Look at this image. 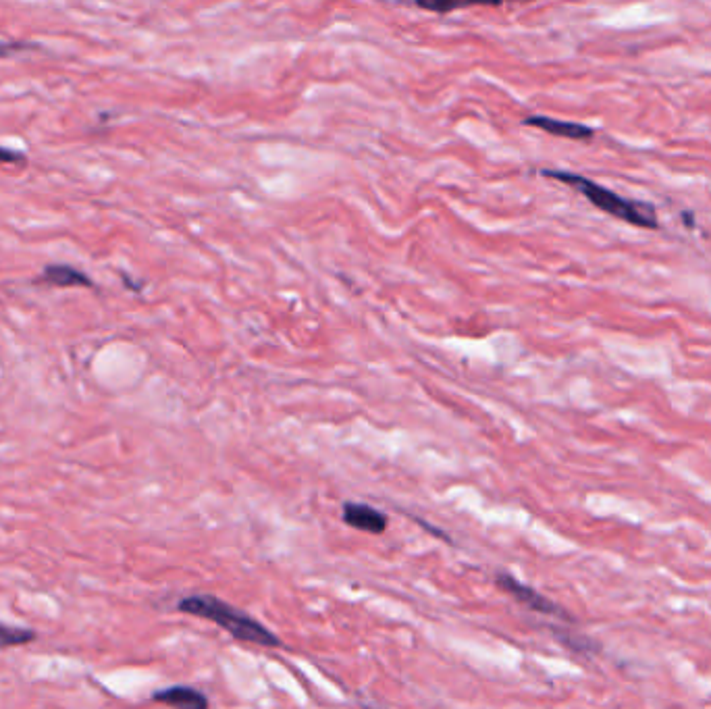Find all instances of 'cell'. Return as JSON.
I'll use <instances>...</instances> for the list:
<instances>
[{
	"instance_id": "cell-1",
	"label": "cell",
	"mask_w": 711,
	"mask_h": 709,
	"mask_svg": "<svg viewBox=\"0 0 711 709\" xmlns=\"http://www.w3.org/2000/svg\"><path fill=\"white\" fill-rule=\"evenodd\" d=\"M177 612L196 616L208 622H215L219 628H223L225 633H229L233 639L252 643L258 647H269L277 649L283 647L281 639L269 630L265 624L252 618L250 614L242 612L240 608L231 606V603L215 597V595H188L179 599Z\"/></svg>"
},
{
	"instance_id": "cell-2",
	"label": "cell",
	"mask_w": 711,
	"mask_h": 709,
	"mask_svg": "<svg viewBox=\"0 0 711 709\" xmlns=\"http://www.w3.org/2000/svg\"><path fill=\"white\" fill-rule=\"evenodd\" d=\"M545 177L558 179L566 186L574 188L581 192L593 206H597L603 213H608L620 221H626L630 225L637 227H645V229H657V215L651 204L645 202H637V200H628L618 196L616 192L599 186V183L576 175V173H568V171H543Z\"/></svg>"
},
{
	"instance_id": "cell-3",
	"label": "cell",
	"mask_w": 711,
	"mask_h": 709,
	"mask_svg": "<svg viewBox=\"0 0 711 709\" xmlns=\"http://www.w3.org/2000/svg\"><path fill=\"white\" fill-rule=\"evenodd\" d=\"M495 585L502 589L504 593H508L510 597H514L520 603V606H524V608H529V610H533L537 614H543V616H556V618L570 620L566 610H562L558 603H553L551 599H547L545 595H541L533 587L520 583L516 576L510 574V572H497L495 574Z\"/></svg>"
},
{
	"instance_id": "cell-4",
	"label": "cell",
	"mask_w": 711,
	"mask_h": 709,
	"mask_svg": "<svg viewBox=\"0 0 711 709\" xmlns=\"http://www.w3.org/2000/svg\"><path fill=\"white\" fill-rule=\"evenodd\" d=\"M341 520L348 524L350 529L368 535H383L387 531V514L360 502H346L341 506Z\"/></svg>"
},
{
	"instance_id": "cell-5",
	"label": "cell",
	"mask_w": 711,
	"mask_h": 709,
	"mask_svg": "<svg viewBox=\"0 0 711 709\" xmlns=\"http://www.w3.org/2000/svg\"><path fill=\"white\" fill-rule=\"evenodd\" d=\"M152 701L167 705L171 709H210L208 697L202 691L186 685H175L156 691L152 695Z\"/></svg>"
},
{
	"instance_id": "cell-6",
	"label": "cell",
	"mask_w": 711,
	"mask_h": 709,
	"mask_svg": "<svg viewBox=\"0 0 711 709\" xmlns=\"http://www.w3.org/2000/svg\"><path fill=\"white\" fill-rule=\"evenodd\" d=\"M524 125L539 127V129L547 131V134H551V136L568 138V140H591L595 136V131L589 125L574 123V121H560V119L545 117V115L526 117Z\"/></svg>"
},
{
	"instance_id": "cell-7",
	"label": "cell",
	"mask_w": 711,
	"mask_h": 709,
	"mask_svg": "<svg viewBox=\"0 0 711 709\" xmlns=\"http://www.w3.org/2000/svg\"><path fill=\"white\" fill-rule=\"evenodd\" d=\"M40 281L52 287H92V279L71 265H48Z\"/></svg>"
},
{
	"instance_id": "cell-8",
	"label": "cell",
	"mask_w": 711,
	"mask_h": 709,
	"mask_svg": "<svg viewBox=\"0 0 711 709\" xmlns=\"http://www.w3.org/2000/svg\"><path fill=\"white\" fill-rule=\"evenodd\" d=\"M38 639L36 630L25 628V626H11L0 622V651L11 649V647H25Z\"/></svg>"
},
{
	"instance_id": "cell-9",
	"label": "cell",
	"mask_w": 711,
	"mask_h": 709,
	"mask_svg": "<svg viewBox=\"0 0 711 709\" xmlns=\"http://www.w3.org/2000/svg\"><path fill=\"white\" fill-rule=\"evenodd\" d=\"M558 635V639L564 643V645H568L570 649H574V651H583V653H587V651H595L597 647L595 645H591L587 639H583V637H576V635H562V633H556Z\"/></svg>"
},
{
	"instance_id": "cell-10",
	"label": "cell",
	"mask_w": 711,
	"mask_h": 709,
	"mask_svg": "<svg viewBox=\"0 0 711 709\" xmlns=\"http://www.w3.org/2000/svg\"><path fill=\"white\" fill-rule=\"evenodd\" d=\"M30 48H32V44H28V42H0V59L13 57V55H17V52H25Z\"/></svg>"
},
{
	"instance_id": "cell-11",
	"label": "cell",
	"mask_w": 711,
	"mask_h": 709,
	"mask_svg": "<svg viewBox=\"0 0 711 709\" xmlns=\"http://www.w3.org/2000/svg\"><path fill=\"white\" fill-rule=\"evenodd\" d=\"M21 161H25L23 152L0 146V165H11V163H21Z\"/></svg>"
},
{
	"instance_id": "cell-12",
	"label": "cell",
	"mask_w": 711,
	"mask_h": 709,
	"mask_svg": "<svg viewBox=\"0 0 711 709\" xmlns=\"http://www.w3.org/2000/svg\"><path fill=\"white\" fill-rule=\"evenodd\" d=\"M420 9H427V11H435V13H450L454 9H458L456 5H418Z\"/></svg>"
}]
</instances>
